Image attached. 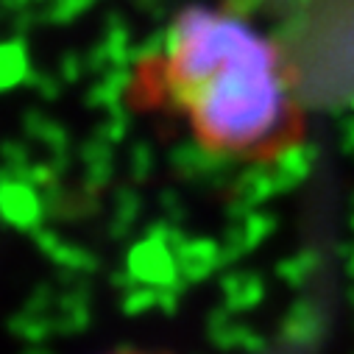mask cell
Instances as JSON below:
<instances>
[{"instance_id":"1","label":"cell","mask_w":354,"mask_h":354,"mask_svg":"<svg viewBox=\"0 0 354 354\" xmlns=\"http://www.w3.org/2000/svg\"><path fill=\"white\" fill-rule=\"evenodd\" d=\"M153 86L190 120L198 142L221 156L271 162L304 134L288 59L274 39L223 9L179 12L153 67Z\"/></svg>"},{"instance_id":"2","label":"cell","mask_w":354,"mask_h":354,"mask_svg":"<svg viewBox=\"0 0 354 354\" xmlns=\"http://www.w3.org/2000/svg\"><path fill=\"white\" fill-rule=\"evenodd\" d=\"M115 354H156V351H134V348H129V351H115Z\"/></svg>"}]
</instances>
